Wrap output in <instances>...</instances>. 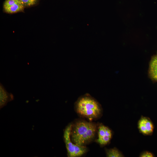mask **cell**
<instances>
[{"label":"cell","instance_id":"1","mask_svg":"<svg viewBox=\"0 0 157 157\" xmlns=\"http://www.w3.org/2000/svg\"><path fill=\"white\" fill-rule=\"evenodd\" d=\"M95 125L84 121L77 122L72 127L71 133L73 142L79 146H84L90 142L95 136Z\"/></svg>","mask_w":157,"mask_h":157},{"label":"cell","instance_id":"2","mask_svg":"<svg viewBox=\"0 0 157 157\" xmlns=\"http://www.w3.org/2000/svg\"><path fill=\"white\" fill-rule=\"evenodd\" d=\"M76 110L80 115L89 118H97L101 113L98 103L94 99L88 97H82L78 100Z\"/></svg>","mask_w":157,"mask_h":157},{"label":"cell","instance_id":"3","mask_svg":"<svg viewBox=\"0 0 157 157\" xmlns=\"http://www.w3.org/2000/svg\"><path fill=\"white\" fill-rule=\"evenodd\" d=\"M72 125L69 124L65 128L64 137L66 147L69 157L81 156L86 152L87 149L84 146H79L73 143L71 141L70 135Z\"/></svg>","mask_w":157,"mask_h":157},{"label":"cell","instance_id":"4","mask_svg":"<svg viewBox=\"0 0 157 157\" xmlns=\"http://www.w3.org/2000/svg\"><path fill=\"white\" fill-rule=\"evenodd\" d=\"M25 7L19 0H6L3 6L4 11L10 14L22 11Z\"/></svg>","mask_w":157,"mask_h":157},{"label":"cell","instance_id":"5","mask_svg":"<svg viewBox=\"0 0 157 157\" xmlns=\"http://www.w3.org/2000/svg\"><path fill=\"white\" fill-rule=\"evenodd\" d=\"M138 127L140 132L145 135H151L153 132L154 127L153 123L148 118L142 117L138 122Z\"/></svg>","mask_w":157,"mask_h":157},{"label":"cell","instance_id":"6","mask_svg":"<svg viewBox=\"0 0 157 157\" xmlns=\"http://www.w3.org/2000/svg\"><path fill=\"white\" fill-rule=\"evenodd\" d=\"M112 136L111 130L108 127L101 125L99 128L98 138L97 141L101 145H106L110 140Z\"/></svg>","mask_w":157,"mask_h":157},{"label":"cell","instance_id":"7","mask_svg":"<svg viewBox=\"0 0 157 157\" xmlns=\"http://www.w3.org/2000/svg\"><path fill=\"white\" fill-rule=\"evenodd\" d=\"M148 75L152 81L157 82V54L152 57L149 62Z\"/></svg>","mask_w":157,"mask_h":157},{"label":"cell","instance_id":"8","mask_svg":"<svg viewBox=\"0 0 157 157\" xmlns=\"http://www.w3.org/2000/svg\"><path fill=\"white\" fill-rule=\"evenodd\" d=\"M106 155L108 157H122L123 155L118 149L116 148L106 149Z\"/></svg>","mask_w":157,"mask_h":157},{"label":"cell","instance_id":"9","mask_svg":"<svg viewBox=\"0 0 157 157\" xmlns=\"http://www.w3.org/2000/svg\"><path fill=\"white\" fill-rule=\"evenodd\" d=\"M1 87L0 90V104L1 107L4 106L7 102L9 100L8 94L4 90H2Z\"/></svg>","mask_w":157,"mask_h":157},{"label":"cell","instance_id":"10","mask_svg":"<svg viewBox=\"0 0 157 157\" xmlns=\"http://www.w3.org/2000/svg\"><path fill=\"white\" fill-rule=\"evenodd\" d=\"M25 7H29L36 4L39 0H19Z\"/></svg>","mask_w":157,"mask_h":157},{"label":"cell","instance_id":"11","mask_svg":"<svg viewBox=\"0 0 157 157\" xmlns=\"http://www.w3.org/2000/svg\"><path fill=\"white\" fill-rule=\"evenodd\" d=\"M153 154L148 151H143L140 155V157H153Z\"/></svg>","mask_w":157,"mask_h":157}]
</instances>
